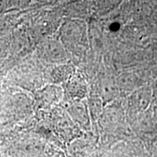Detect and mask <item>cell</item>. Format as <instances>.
I'll return each instance as SVG.
<instances>
[{
    "label": "cell",
    "mask_w": 157,
    "mask_h": 157,
    "mask_svg": "<svg viewBox=\"0 0 157 157\" xmlns=\"http://www.w3.org/2000/svg\"><path fill=\"white\" fill-rule=\"evenodd\" d=\"M63 96V91L56 85L45 87L38 95L39 101L43 107H50L60 101Z\"/></svg>",
    "instance_id": "7a4b0ae2"
},
{
    "label": "cell",
    "mask_w": 157,
    "mask_h": 157,
    "mask_svg": "<svg viewBox=\"0 0 157 157\" xmlns=\"http://www.w3.org/2000/svg\"><path fill=\"white\" fill-rule=\"evenodd\" d=\"M98 119L105 127H113L117 126V123H121L123 113L119 108L114 105L108 106L106 109H103Z\"/></svg>",
    "instance_id": "277c9868"
},
{
    "label": "cell",
    "mask_w": 157,
    "mask_h": 157,
    "mask_svg": "<svg viewBox=\"0 0 157 157\" xmlns=\"http://www.w3.org/2000/svg\"><path fill=\"white\" fill-rule=\"evenodd\" d=\"M66 92L71 101H83L87 94V87L79 76H72L67 81Z\"/></svg>",
    "instance_id": "3957f363"
},
{
    "label": "cell",
    "mask_w": 157,
    "mask_h": 157,
    "mask_svg": "<svg viewBox=\"0 0 157 157\" xmlns=\"http://www.w3.org/2000/svg\"><path fill=\"white\" fill-rule=\"evenodd\" d=\"M87 105L89 108V111L90 113L91 118L94 117L96 118H99L100 115L103 111V101L101 98H93L90 99L87 101Z\"/></svg>",
    "instance_id": "ba28073f"
},
{
    "label": "cell",
    "mask_w": 157,
    "mask_h": 157,
    "mask_svg": "<svg viewBox=\"0 0 157 157\" xmlns=\"http://www.w3.org/2000/svg\"><path fill=\"white\" fill-rule=\"evenodd\" d=\"M119 90V88L118 87L117 83L111 82V81H106V82H104L103 87H102L103 95L101 98L102 101L103 102L105 101V100H106L107 101H111L116 97Z\"/></svg>",
    "instance_id": "8992f818"
},
{
    "label": "cell",
    "mask_w": 157,
    "mask_h": 157,
    "mask_svg": "<svg viewBox=\"0 0 157 157\" xmlns=\"http://www.w3.org/2000/svg\"><path fill=\"white\" fill-rule=\"evenodd\" d=\"M146 93L141 89H135L130 93L128 101V106L130 111L137 112L138 110H141L145 107L146 101L145 98Z\"/></svg>",
    "instance_id": "5b68a950"
},
{
    "label": "cell",
    "mask_w": 157,
    "mask_h": 157,
    "mask_svg": "<svg viewBox=\"0 0 157 157\" xmlns=\"http://www.w3.org/2000/svg\"><path fill=\"white\" fill-rule=\"evenodd\" d=\"M68 116L82 130L91 129V116L87 103L84 101H71L66 110Z\"/></svg>",
    "instance_id": "6da1fadb"
},
{
    "label": "cell",
    "mask_w": 157,
    "mask_h": 157,
    "mask_svg": "<svg viewBox=\"0 0 157 157\" xmlns=\"http://www.w3.org/2000/svg\"><path fill=\"white\" fill-rule=\"evenodd\" d=\"M137 76L131 75L121 76L117 81L119 89L125 91H130L131 93L137 89Z\"/></svg>",
    "instance_id": "52a82bcc"
}]
</instances>
